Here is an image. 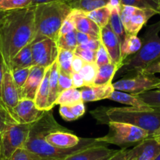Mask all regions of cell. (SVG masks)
Here are the masks:
<instances>
[{"mask_svg": "<svg viewBox=\"0 0 160 160\" xmlns=\"http://www.w3.org/2000/svg\"><path fill=\"white\" fill-rule=\"evenodd\" d=\"M50 77H49V93L48 110L53 108L58 97V76H59V65L58 61H55L50 67Z\"/></svg>", "mask_w": 160, "mask_h": 160, "instance_id": "obj_24", "label": "cell"}, {"mask_svg": "<svg viewBox=\"0 0 160 160\" xmlns=\"http://www.w3.org/2000/svg\"><path fill=\"white\" fill-rule=\"evenodd\" d=\"M110 57H109L108 53L106 50L105 47L103 46L102 43H101L99 48L97 50L96 53V64L98 68L101 67L103 65H105V64H109L111 63Z\"/></svg>", "mask_w": 160, "mask_h": 160, "instance_id": "obj_39", "label": "cell"}, {"mask_svg": "<svg viewBox=\"0 0 160 160\" xmlns=\"http://www.w3.org/2000/svg\"><path fill=\"white\" fill-rule=\"evenodd\" d=\"M58 130L71 132L57 122L52 109L45 111L38 120L31 124L28 138L24 148L43 160H64L67 157L92 146L107 145L98 141L97 138H82L79 144L73 148H59L53 147L47 142L45 137L47 133Z\"/></svg>", "mask_w": 160, "mask_h": 160, "instance_id": "obj_1", "label": "cell"}, {"mask_svg": "<svg viewBox=\"0 0 160 160\" xmlns=\"http://www.w3.org/2000/svg\"><path fill=\"white\" fill-rule=\"evenodd\" d=\"M138 95L149 107L160 111V90H149Z\"/></svg>", "mask_w": 160, "mask_h": 160, "instance_id": "obj_32", "label": "cell"}, {"mask_svg": "<svg viewBox=\"0 0 160 160\" xmlns=\"http://www.w3.org/2000/svg\"><path fill=\"white\" fill-rule=\"evenodd\" d=\"M158 14H160V0H159V2H158Z\"/></svg>", "mask_w": 160, "mask_h": 160, "instance_id": "obj_59", "label": "cell"}, {"mask_svg": "<svg viewBox=\"0 0 160 160\" xmlns=\"http://www.w3.org/2000/svg\"><path fill=\"white\" fill-rule=\"evenodd\" d=\"M111 0H65L72 10L89 13L101 7H105Z\"/></svg>", "mask_w": 160, "mask_h": 160, "instance_id": "obj_22", "label": "cell"}, {"mask_svg": "<svg viewBox=\"0 0 160 160\" xmlns=\"http://www.w3.org/2000/svg\"><path fill=\"white\" fill-rule=\"evenodd\" d=\"M82 138H78L72 132L54 131L46 135L45 140L52 146L59 148H70L78 145Z\"/></svg>", "mask_w": 160, "mask_h": 160, "instance_id": "obj_17", "label": "cell"}, {"mask_svg": "<svg viewBox=\"0 0 160 160\" xmlns=\"http://www.w3.org/2000/svg\"><path fill=\"white\" fill-rule=\"evenodd\" d=\"M55 1H59V0H32L31 7H35V6L39 5V4L48 3V2H55Z\"/></svg>", "mask_w": 160, "mask_h": 160, "instance_id": "obj_51", "label": "cell"}, {"mask_svg": "<svg viewBox=\"0 0 160 160\" xmlns=\"http://www.w3.org/2000/svg\"><path fill=\"white\" fill-rule=\"evenodd\" d=\"M158 12L150 9H142L131 6H122L120 7V17L128 35H138L148 21Z\"/></svg>", "mask_w": 160, "mask_h": 160, "instance_id": "obj_9", "label": "cell"}, {"mask_svg": "<svg viewBox=\"0 0 160 160\" xmlns=\"http://www.w3.org/2000/svg\"><path fill=\"white\" fill-rule=\"evenodd\" d=\"M33 66L32 54V43L21 49L10 61V71L13 69L23 68H32Z\"/></svg>", "mask_w": 160, "mask_h": 160, "instance_id": "obj_23", "label": "cell"}, {"mask_svg": "<svg viewBox=\"0 0 160 160\" xmlns=\"http://www.w3.org/2000/svg\"><path fill=\"white\" fill-rule=\"evenodd\" d=\"M74 55H75L74 52L59 49V53H58V59H57L58 65H59V68L64 72H67V73L72 74L73 72L72 64Z\"/></svg>", "mask_w": 160, "mask_h": 160, "instance_id": "obj_30", "label": "cell"}, {"mask_svg": "<svg viewBox=\"0 0 160 160\" xmlns=\"http://www.w3.org/2000/svg\"><path fill=\"white\" fill-rule=\"evenodd\" d=\"M35 37V7L8 11L0 23V53L7 68L13 57Z\"/></svg>", "mask_w": 160, "mask_h": 160, "instance_id": "obj_2", "label": "cell"}, {"mask_svg": "<svg viewBox=\"0 0 160 160\" xmlns=\"http://www.w3.org/2000/svg\"><path fill=\"white\" fill-rule=\"evenodd\" d=\"M0 108H1V109H2V110H4V111H6V112H8V113H9V112H8V111H7V109L6 108L4 107V106L2 105V104H1V103H0ZM9 114H10V113H9ZM13 119H14V118H13Z\"/></svg>", "mask_w": 160, "mask_h": 160, "instance_id": "obj_55", "label": "cell"}, {"mask_svg": "<svg viewBox=\"0 0 160 160\" xmlns=\"http://www.w3.org/2000/svg\"><path fill=\"white\" fill-rule=\"evenodd\" d=\"M76 38H77V42H78V46L85 44L86 42H89L90 40L93 39V38H95V37L92 36V35H88V34L77 32V31H76Z\"/></svg>", "mask_w": 160, "mask_h": 160, "instance_id": "obj_48", "label": "cell"}, {"mask_svg": "<svg viewBox=\"0 0 160 160\" xmlns=\"http://www.w3.org/2000/svg\"><path fill=\"white\" fill-rule=\"evenodd\" d=\"M109 100L121 104H127L132 107L138 108L144 111H152L154 110L152 108L149 107L147 104L144 102L138 95L132 94V93H126V92L119 91V90H114L108 98Z\"/></svg>", "mask_w": 160, "mask_h": 160, "instance_id": "obj_20", "label": "cell"}, {"mask_svg": "<svg viewBox=\"0 0 160 160\" xmlns=\"http://www.w3.org/2000/svg\"><path fill=\"white\" fill-rule=\"evenodd\" d=\"M7 13H8V11H3V10H0V23H1V21H2V20L4 19V18L7 16Z\"/></svg>", "mask_w": 160, "mask_h": 160, "instance_id": "obj_53", "label": "cell"}, {"mask_svg": "<svg viewBox=\"0 0 160 160\" xmlns=\"http://www.w3.org/2000/svg\"><path fill=\"white\" fill-rule=\"evenodd\" d=\"M114 90H115L112 83H109L105 85L87 86L82 87L80 91L82 95V101L83 102H91L108 99Z\"/></svg>", "mask_w": 160, "mask_h": 160, "instance_id": "obj_18", "label": "cell"}, {"mask_svg": "<svg viewBox=\"0 0 160 160\" xmlns=\"http://www.w3.org/2000/svg\"><path fill=\"white\" fill-rule=\"evenodd\" d=\"M1 98H2V101L5 107L7 108L8 112L13 118V109L21 100V97H20V93L15 85L14 81H13L11 71L7 68H6L5 73H4Z\"/></svg>", "mask_w": 160, "mask_h": 160, "instance_id": "obj_12", "label": "cell"}, {"mask_svg": "<svg viewBox=\"0 0 160 160\" xmlns=\"http://www.w3.org/2000/svg\"><path fill=\"white\" fill-rule=\"evenodd\" d=\"M85 61L82 59H81L78 57L74 55L73 60H72V71L75 72H79L80 70L82 68L84 64H85Z\"/></svg>", "mask_w": 160, "mask_h": 160, "instance_id": "obj_50", "label": "cell"}, {"mask_svg": "<svg viewBox=\"0 0 160 160\" xmlns=\"http://www.w3.org/2000/svg\"><path fill=\"white\" fill-rule=\"evenodd\" d=\"M118 150H113L108 148L105 144L96 145L76 152L64 160H98L99 158L110 155L117 152Z\"/></svg>", "mask_w": 160, "mask_h": 160, "instance_id": "obj_19", "label": "cell"}, {"mask_svg": "<svg viewBox=\"0 0 160 160\" xmlns=\"http://www.w3.org/2000/svg\"><path fill=\"white\" fill-rule=\"evenodd\" d=\"M108 126V132L107 134L97 139L101 143L114 144L121 148H127L130 146L137 145L149 137L148 132L130 124L110 122Z\"/></svg>", "mask_w": 160, "mask_h": 160, "instance_id": "obj_6", "label": "cell"}, {"mask_svg": "<svg viewBox=\"0 0 160 160\" xmlns=\"http://www.w3.org/2000/svg\"><path fill=\"white\" fill-rule=\"evenodd\" d=\"M69 107H70L71 111H72V113L74 114V115H75L77 119L79 118L80 117H82L86 112V108L83 101H80V102L76 103V104L70 105Z\"/></svg>", "mask_w": 160, "mask_h": 160, "instance_id": "obj_42", "label": "cell"}, {"mask_svg": "<svg viewBox=\"0 0 160 160\" xmlns=\"http://www.w3.org/2000/svg\"><path fill=\"white\" fill-rule=\"evenodd\" d=\"M138 73H140V72H138ZM141 73L151 74V75H155V73H160V60L155 61L153 64H150L147 68L143 69Z\"/></svg>", "mask_w": 160, "mask_h": 160, "instance_id": "obj_46", "label": "cell"}, {"mask_svg": "<svg viewBox=\"0 0 160 160\" xmlns=\"http://www.w3.org/2000/svg\"><path fill=\"white\" fill-rule=\"evenodd\" d=\"M69 18L73 21L77 32L88 34L95 38H99L100 28L98 24L88 18L86 13L79 10H72Z\"/></svg>", "mask_w": 160, "mask_h": 160, "instance_id": "obj_16", "label": "cell"}, {"mask_svg": "<svg viewBox=\"0 0 160 160\" xmlns=\"http://www.w3.org/2000/svg\"><path fill=\"white\" fill-rule=\"evenodd\" d=\"M129 160H135V159H133V158H132V159H129Z\"/></svg>", "mask_w": 160, "mask_h": 160, "instance_id": "obj_61", "label": "cell"}, {"mask_svg": "<svg viewBox=\"0 0 160 160\" xmlns=\"http://www.w3.org/2000/svg\"><path fill=\"white\" fill-rule=\"evenodd\" d=\"M50 71V67L47 68L43 79L38 87V91L34 99L37 108L40 111H48L49 93H50V87H49Z\"/></svg>", "mask_w": 160, "mask_h": 160, "instance_id": "obj_21", "label": "cell"}, {"mask_svg": "<svg viewBox=\"0 0 160 160\" xmlns=\"http://www.w3.org/2000/svg\"><path fill=\"white\" fill-rule=\"evenodd\" d=\"M130 159V150L127 148H122L114 154L108 160H129Z\"/></svg>", "mask_w": 160, "mask_h": 160, "instance_id": "obj_44", "label": "cell"}, {"mask_svg": "<svg viewBox=\"0 0 160 160\" xmlns=\"http://www.w3.org/2000/svg\"><path fill=\"white\" fill-rule=\"evenodd\" d=\"M141 45H142L141 39L137 35H127L123 42L121 45V54H122V61L139 51Z\"/></svg>", "mask_w": 160, "mask_h": 160, "instance_id": "obj_26", "label": "cell"}, {"mask_svg": "<svg viewBox=\"0 0 160 160\" xmlns=\"http://www.w3.org/2000/svg\"><path fill=\"white\" fill-rule=\"evenodd\" d=\"M6 68H7V67H6L5 63H4L3 58H2V54H1V53H0V103H1V104H2L4 107H5V105H4L3 102H2V98H1V91H2V81H3L4 73H5ZM9 113H10V112H9Z\"/></svg>", "mask_w": 160, "mask_h": 160, "instance_id": "obj_49", "label": "cell"}, {"mask_svg": "<svg viewBox=\"0 0 160 160\" xmlns=\"http://www.w3.org/2000/svg\"><path fill=\"white\" fill-rule=\"evenodd\" d=\"M80 101H82L81 91L77 90L76 88L72 87V88L68 89L61 92L58 95L56 102H55V105L59 104V105L70 106Z\"/></svg>", "mask_w": 160, "mask_h": 160, "instance_id": "obj_27", "label": "cell"}, {"mask_svg": "<svg viewBox=\"0 0 160 160\" xmlns=\"http://www.w3.org/2000/svg\"><path fill=\"white\" fill-rule=\"evenodd\" d=\"M120 5L131 6L142 9H150L158 12L159 0H118Z\"/></svg>", "mask_w": 160, "mask_h": 160, "instance_id": "obj_31", "label": "cell"}, {"mask_svg": "<svg viewBox=\"0 0 160 160\" xmlns=\"http://www.w3.org/2000/svg\"><path fill=\"white\" fill-rule=\"evenodd\" d=\"M0 160H6L5 158H3V155H2V150L0 151Z\"/></svg>", "mask_w": 160, "mask_h": 160, "instance_id": "obj_56", "label": "cell"}, {"mask_svg": "<svg viewBox=\"0 0 160 160\" xmlns=\"http://www.w3.org/2000/svg\"><path fill=\"white\" fill-rule=\"evenodd\" d=\"M59 48L55 40L49 38L32 42V54L33 66L47 68L57 61Z\"/></svg>", "mask_w": 160, "mask_h": 160, "instance_id": "obj_10", "label": "cell"}, {"mask_svg": "<svg viewBox=\"0 0 160 160\" xmlns=\"http://www.w3.org/2000/svg\"><path fill=\"white\" fill-rule=\"evenodd\" d=\"M0 151H1V137H0Z\"/></svg>", "mask_w": 160, "mask_h": 160, "instance_id": "obj_60", "label": "cell"}, {"mask_svg": "<svg viewBox=\"0 0 160 160\" xmlns=\"http://www.w3.org/2000/svg\"><path fill=\"white\" fill-rule=\"evenodd\" d=\"M160 21L146 28L141 38V49L126 58L115 77L120 78L141 72L150 64L160 60Z\"/></svg>", "mask_w": 160, "mask_h": 160, "instance_id": "obj_4", "label": "cell"}, {"mask_svg": "<svg viewBox=\"0 0 160 160\" xmlns=\"http://www.w3.org/2000/svg\"><path fill=\"white\" fill-rule=\"evenodd\" d=\"M74 30H75V24H74L73 21H72L68 16L67 18H66L65 21L63 22L62 25H61V29H60V32H59V36L69 33V32H72V31Z\"/></svg>", "mask_w": 160, "mask_h": 160, "instance_id": "obj_41", "label": "cell"}, {"mask_svg": "<svg viewBox=\"0 0 160 160\" xmlns=\"http://www.w3.org/2000/svg\"><path fill=\"white\" fill-rule=\"evenodd\" d=\"M45 111L37 108L34 100L21 99L13 109V118L18 123L31 124L40 118Z\"/></svg>", "mask_w": 160, "mask_h": 160, "instance_id": "obj_13", "label": "cell"}, {"mask_svg": "<svg viewBox=\"0 0 160 160\" xmlns=\"http://www.w3.org/2000/svg\"><path fill=\"white\" fill-rule=\"evenodd\" d=\"M10 122H17L13 117L7 112L6 111L0 108V137L2 136V133L5 130L6 127Z\"/></svg>", "mask_w": 160, "mask_h": 160, "instance_id": "obj_40", "label": "cell"}, {"mask_svg": "<svg viewBox=\"0 0 160 160\" xmlns=\"http://www.w3.org/2000/svg\"><path fill=\"white\" fill-rule=\"evenodd\" d=\"M90 19L96 23L99 28L105 27L108 24L111 17V8L108 4L105 7H101L97 10L86 13Z\"/></svg>", "mask_w": 160, "mask_h": 160, "instance_id": "obj_28", "label": "cell"}, {"mask_svg": "<svg viewBox=\"0 0 160 160\" xmlns=\"http://www.w3.org/2000/svg\"><path fill=\"white\" fill-rule=\"evenodd\" d=\"M152 138H153L155 141H158V142L160 144V127H158V128L157 129L156 131L152 134Z\"/></svg>", "mask_w": 160, "mask_h": 160, "instance_id": "obj_52", "label": "cell"}, {"mask_svg": "<svg viewBox=\"0 0 160 160\" xmlns=\"http://www.w3.org/2000/svg\"><path fill=\"white\" fill-rule=\"evenodd\" d=\"M154 160H160V153L157 155V157Z\"/></svg>", "mask_w": 160, "mask_h": 160, "instance_id": "obj_58", "label": "cell"}, {"mask_svg": "<svg viewBox=\"0 0 160 160\" xmlns=\"http://www.w3.org/2000/svg\"><path fill=\"white\" fill-rule=\"evenodd\" d=\"M32 0H0V10L10 11L31 7Z\"/></svg>", "mask_w": 160, "mask_h": 160, "instance_id": "obj_35", "label": "cell"}, {"mask_svg": "<svg viewBox=\"0 0 160 160\" xmlns=\"http://www.w3.org/2000/svg\"><path fill=\"white\" fill-rule=\"evenodd\" d=\"M72 10L65 0L35 6V37L33 42L44 38H51L57 42L61 25Z\"/></svg>", "mask_w": 160, "mask_h": 160, "instance_id": "obj_5", "label": "cell"}, {"mask_svg": "<svg viewBox=\"0 0 160 160\" xmlns=\"http://www.w3.org/2000/svg\"><path fill=\"white\" fill-rule=\"evenodd\" d=\"M155 90H160V82H159V83L158 84V85L156 86V87H155Z\"/></svg>", "mask_w": 160, "mask_h": 160, "instance_id": "obj_57", "label": "cell"}, {"mask_svg": "<svg viewBox=\"0 0 160 160\" xmlns=\"http://www.w3.org/2000/svg\"><path fill=\"white\" fill-rule=\"evenodd\" d=\"M72 74L67 73L59 68V76H58V95L61 92L72 88Z\"/></svg>", "mask_w": 160, "mask_h": 160, "instance_id": "obj_37", "label": "cell"}, {"mask_svg": "<svg viewBox=\"0 0 160 160\" xmlns=\"http://www.w3.org/2000/svg\"><path fill=\"white\" fill-rule=\"evenodd\" d=\"M47 69L46 68L36 65L31 68L28 78L21 90V99H35V95L43 79Z\"/></svg>", "mask_w": 160, "mask_h": 160, "instance_id": "obj_15", "label": "cell"}, {"mask_svg": "<svg viewBox=\"0 0 160 160\" xmlns=\"http://www.w3.org/2000/svg\"><path fill=\"white\" fill-rule=\"evenodd\" d=\"M99 38L101 42L108 53L112 63L118 68L121 67L123 62L121 54V43L109 24L105 27L100 28Z\"/></svg>", "mask_w": 160, "mask_h": 160, "instance_id": "obj_11", "label": "cell"}, {"mask_svg": "<svg viewBox=\"0 0 160 160\" xmlns=\"http://www.w3.org/2000/svg\"><path fill=\"white\" fill-rule=\"evenodd\" d=\"M96 53L95 50H87V49L81 48L77 47L74 51V54L83 60L87 63H95L96 62Z\"/></svg>", "mask_w": 160, "mask_h": 160, "instance_id": "obj_38", "label": "cell"}, {"mask_svg": "<svg viewBox=\"0 0 160 160\" xmlns=\"http://www.w3.org/2000/svg\"><path fill=\"white\" fill-rule=\"evenodd\" d=\"M8 160H43L38 155L32 153L25 148H18L13 153Z\"/></svg>", "mask_w": 160, "mask_h": 160, "instance_id": "obj_36", "label": "cell"}, {"mask_svg": "<svg viewBox=\"0 0 160 160\" xmlns=\"http://www.w3.org/2000/svg\"><path fill=\"white\" fill-rule=\"evenodd\" d=\"M98 67L96 63H87L84 64L82 68L80 70L79 74L82 75L85 82V87L93 85L96 78Z\"/></svg>", "mask_w": 160, "mask_h": 160, "instance_id": "obj_33", "label": "cell"}, {"mask_svg": "<svg viewBox=\"0 0 160 160\" xmlns=\"http://www.w3.org/2000/svg\"><path fill=\"white\" fill-rule=\"evenodd\" d=\"M72 86H73L74 88H82L86 86L83 78H82V75L79 74V72H72Z\"/></svg>", "mask_w": 160, "mask_h": 160, "instance_id": "obj_45", "label": "cell"}, {"mask_svg": "<svg viewBox=\"0 0 160 160\" xmlns=\"http://www.w3.org/2000/svg\"><path fill=\"white\" fill-rule=\"evenodd\" d=\"M30 71L31 68H23L13 69L11 71L12 76H13L14 83L20 93V97H21L23 87H24L28 78Z\"/></svg>", "mask_w": 160, "mask_h": 160, "instance_id": "obj_34", "label": "cell"}, {"mask_svg": "<svg viewBox=\"0 0 160 160\" xmlns=\"http://www.w3.org/2000/svg\"><path fill=\"white\" fill-rule=\"evenodd\" d=\"M118 69L119 68L112 62L98 68L93 85H105L112 83V80L115 78V74Z\"/></svg>", "mask_w": 160, "mask_h": 160, "instance_id": "obj_25", "label": "cell"}, {"mask_svg": "<svg viewBox=\"0 0 160 160\" xmlns=\"http://www.w3.org/2000/svg\"><path fill=\"white\" fill-rule=\"evenodd\" d=\"M160 153V144L152 137L143 140L130 149V159L154 160Z\"/></svg>", "mask_w": 160, "mask_h": 160, "instance_id": "obj_14", "label": "cell"}, {"mask_svg": "<svg viewBox=\"0 0 160 160\" xmlns=\"http://www.w3.org/2000/svg\"><path fill=\"white\" fill-rule=\"evenodd\" d=\"M31 124L10 122L7 126L1 136V150L6 160H8L17 149L24 148Z\"/></svg>", "mask_w": 160, "mask_h": 160, "instance_id": "obj_7", "label": "cell"}, {"mask_svg": "<svg viewBox=\"0 0 160 160\" xmlns=\"http://www.w3.org/2000/svg\"><path fill=\"white\" fill-rule=\"evenodd\" d=\"M59 112L61 117L65 121H68V122H71V121H74V120L77 119L75 115H74V114L72 113V111H71L69 106L61 105V107L59 108Z\"/></svg>", "mask_w": 160, "mask_h": 160, "instance_id": "obj_43", "label": "cell"}, {"mask_svg": "<svg viewBox=\"0 0 160 160\" xmlns=\"http://www.w3.org/2000/svg\"><path fill=\"white\" fill-rule=\"evenodd\" d=\"M57 44L59 49L69 50V51H75L78 47L76 38V30H74L65 35H61L58 37L57 40Z\"/></svg>", "mask_w": 160, "mask_h": 160, "instance_id": "obj_29", "label": "cell"}, {"mask_svg": "<svg viewBox=\"0 0 160 160\" xmlns=\"http://www.w3.org/2000/svg\"><path fill=\"white\" fill-rule=\"evenodd\" d=\"M159 82L160 78L155 75L140 72L123 77L122 79L113 82L112 86L115 90L138 95L144 92L155 90V87Z\"/></svg>", "mask_w": 160, "mask_h": 160, "instance_id": "obj_8", "label": "cell"}, {"mask_svg": "<svg viewBox=\"0 0 160 160\" xmlns=\"http://www.w3.org/2000/svg\"><path fill=\"white\" fill-rule=\"evenodd\" d=\"M101 43V40H100V38H93V39L90 40L89 42H86L85 44L78 46V47H81V48L87 49V50H95V51H97V50H98V49L99 48Z\"/></svg>", "mask_w": 160, "mask_h": 160, "instance_id": "obj_47", "label": "cell"}, {"mask_svg": "<svg viewBox=\"0 0 160 160\" xmlns=\"http://www.w3.org/2000/svg\"><path fill=\"white\" fill-rule=\"evenodd\" d=\"M90 115L102 125L110 122L130 124L148 132L149 137L160 127V111H144L132 107H105L100 106L90 111Z\"/></svg>", "mask_w": 160, "mask_h": 160, "instance_id": "obj_3", "label": "cell"}, {"mask_svg": "<svg viewBox=\"0 0 160 160\" xmlns=\"http://www.w3.org/2000/svg\"><path fill=\"white\" fill-rule=\"evenodd\" d=\"M117 152H118V151H117ZM115 153H116V152H115ZM115 153H114V154H115ZM114 154H112V155H108V156H105V157H104V158H99V159H98V160H108V159L109 158H110L111 156H112V155H113Z\"/></svg>", "mask_w": 160, "mask_h": 160, "instance_id": "obj_54", "label": "cell"}]
</instances>
